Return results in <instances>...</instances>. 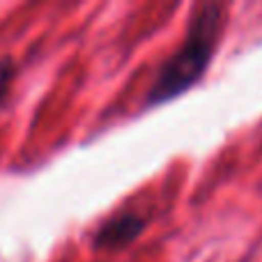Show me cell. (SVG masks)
<instances>
[{
  "instance_id": "1",
  "label": "cell",
  "mask_w": 262,
  "mask_h": 262,
  "mask_svg": "<svg viewBox=\"0 0 262 262\" xmlns=\"http://www.w3.org/2000/svg\"><path fill=\"white\" fill-rule=\"evenodd\" d=\"M223 3H200L191 9L180 49L159 67L145 97V108H157L182 97L203 81L228 26Z\"/></svg>"
},
{
  "instance_id": "2",
  "label": "cell",
  "mask_w": 262,
  "mask_h": 262,
  "mask_svg": "<svg viewBox=\"0 0 262 262\" xmlns=\"http://www.w3.org/2000/svg\"><path fill=\"white\" fill-rule=\"evenodd\" d=\"M147 228V219L145 214L134 212V209H124V212L111 216L104 221L92 235V246L99 251H118L124 249L127 244L136 242L143 230Z\"/></svg>"
},
{
  "instance_id": "3",
  "label": "cell",
  "mask_w": 262,
  "mask_h": 262,
  "mask_svg": "<svg viewBox=\"0 0 262 262\" xmlns=\"http://www.w3.org/2000/svg\"><path fill=\"white\" fill-rule=\"evenodd\" d=\"M14 76H16L14 60L12 58H3V60H0V104H3V99L7 97L9 85H12Z\"/></svg>"
}]
</instances>
